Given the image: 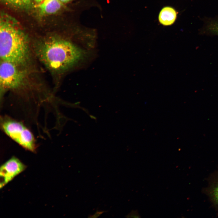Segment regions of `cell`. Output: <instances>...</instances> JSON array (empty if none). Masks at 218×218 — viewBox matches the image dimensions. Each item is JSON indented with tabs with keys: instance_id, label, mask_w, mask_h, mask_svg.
Here are the masks:
<instances>
[{
	"instance_id": "obj_1",
	"label": "cell",
	"mask_w": 218,
	"mask_h": 218,
	"mask_svg": "<svg viewBox=\"0 0 218 218\" xmlns=\"http://www.w3.org/2000/svg\"><path fill=\"white\" fill-rule=\"evenodd\" d=\"M34 56L54 77L58 78L87 56V51L71 40L57 36L31 43Z\"/></svg>"
},
{
	"instance_id": "obj_2",
	"label": "cell",
	"mask_w": 218,
	"mask_h": 218,
	"mask_svg": "<svg viewBox=\"0 0 218 218\" xmlns=\"http://www.w3.org/2000/svg\"><path fill=\"white\" fill-rule=\"evenodd\" d=\"M33 55L31 42L19 23L9 15L1 13V60L22 68L35 70Z\"/></svg>"
},
{
	"instance_id": "obj_3",
	"label": "cell",
	"mask_w": 218,
	"mask_h": 218,
	"mask_svg": "<svg viewBox=\"0 0 218 218\" xmlns=\"http://www.w3.org/2000/svg\"><path fill=\"white\" fill-rule=\"evenodd\" d=\"M36 71L35 70L22 68L1 60V93L4 94L10 91L22 95L41 90L42 84L37 80Z\"/></svg>"
},
{
	"instance_id": "obj_4",
	"label": "cell",
	"mask_w": 218,
	"mask_h": 218,
	"mask_svg": "<svg viewBox=\"0 0 218 218\" xmlns=\"http://www.w3.org/2000/svg\"><path fill=\"white\" fill-rule=\"evenodd\" d=\"M0 125L4 133L19 145L31 152L35 151L36 145L34 136L22 122L5 116L1 117Z\"/></svg>"
},
{
	"instance_id": "obj_5",
	"label": "cell",
	"mask_w": 218,
	"mask_h": 218,
	"mask_svg": "<svg viewBox=\"0 0 218 218\" xmlns=\"http://www.w3.org/2000/svg\"><path fill=\"white\" fill-rule=\"evenodd\" d=\"M26 168V166L15 157L7 161L0 168V188L23 171Z\"/></svg>"
},
{
	"instance_id": "obj_6",
	"label": "cell",
	"mask_w": 218,
	"mask_h": 218,
	"mask_svg": "<svg viewBox=\"0 0 218 218\" xmlns=\"http://www.w3.org/2000/svg\"><path fill=\"white\" fill-rule=\"evenodd\" d=\"M38 7L42 14L51 15L59 11L63 7V4L59 0H44Z\"/></svg>"
},
{
	"instance_id": "obj_7",
	"label": "cell",
	"mask_w": 218,
	"mask_h": 218,
	"mask_svg": "<svg viewBox=\"0 0 218 218\" xmlns=\"http://www.w3.org/2000/svg\"><path fill=\"white\" fill-rule=\"evenodd\" d=\"M177 15V12L174 8L171 7H165L161 9L159 14V21L163 25H170L175 21Z\"/></svg>"
},
{
	"instance_id": "obj_8",
	"label": "cell",
	"mask_w": 218,
	"mask_h": 218,
	"mask_svg": "<svg viewBox=\"0 0 218 218\" xmlns=\"http://www.w3.org/2000/svg\"><path fill=\"white\" fill-rule=\"evenodd\" d=\"M7 4L15 7L25 8L31 5L33 0H2Z\"/></svg>"
},
{
	"instance_id": "obj_9",
	"label": "cell",
	"mask_w": 218,
	"mask_h": 218,
	"mask_svg": "<svg viewBox=\"0 0 218 218\" xmlns=\"http://www.w3.org/2000/svg\"><path fill=\"white\" fill-rule=\"evenodd\" d=\"M209 194L213 202L218 206V178L210 187Z\"/></svg>"
},
{
	"instance_id": "obj_10",
	"label": "cell",
	"mask_w": 218,
	"mask_h": 218,
	"mask_svg": "<svg viewBox=\"0 0 218 218\" xmlns=\"http://www.w3.org/2000/svg\"><path fill=\"white\" fill-rule=\"evenodd\" d=\"M207 30L209 34L218 35V19L209 22L207 26Z\"/></svg>"
},
{
	"instance_id": "obj_11",
	"label": "cell",
	"mask_w": 218,
	"mask_h": 218,
	"mask_svg": "<svg viewBox=\"0 0 218 218\" xmlns=\"http://www.w3.org/2000/svg\"><path fill=\"white\" fill-rule=\"evenodd\" d=\"M104 212V211H97L95 214L93 215L89 216L88 217L93 218L98 217Z\"/></svg>"
},
{
	"instance_id": "obj_12",
	"label": "cell",
	"mask_w": 218,
	"mask_h": 218,
	"mask_svg": "<svg viewBox=\"0 0 218 218\" xmlns=\"http://www.w3.org/2000/svg\"><path fill=\"white\" fill-rule=\"evenodd\" d=\"M62 3H67L70 2L72 0H59Z\"/></svg>"
},
{
	"instance_id": "obj_13",
	"label": "cell",
	"mask_w": 218,
	"mask_h": 218,
	"mask_svg": "<svg viewBox=\"0 0 218 218\" xmlns=\"http://www.w3.org/2000/svg\"><path fill=\"white\" fill-rule=\"evenodd\" d=\"M44 0H34L36 2L39 3H41V2H42L43 1H44Z\"/></svg>"
}]
</instances>
